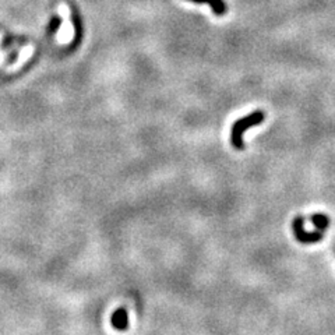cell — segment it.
<instances>
[{
  "instance_id": "obj_5",
  "label": "cell",
  "mask_w": 335,
  "mask_h": 335,
  "mask_svg": "<svg viewBox=\"0 0 335 335\" xmlns=\"http://www.w3.org/2000/svg\"><path fill=\"white\" fill-rule=\"evenodd\" d=\"M312 222L319 231H324L328 226V218L323 214H314L312 216Z\"/></svg>"
},
{
  "instance_id": "obj_6",
  "label": "cell",
  "mask_w": 335,
  "mask_h": 335,
  "mask_svg": "<svg viewBox=\"0 0 335 335\" xmlns=\"http://www.w3.org/2000/svg\"><path fill=\"white\" fill-rule=\"evenodd\" d=\"M60 24H62V18L60 17H53L51 22H49V25H48V32L55 34L60 28Z\"/></svg>"
},
{
  "instance_id": "obj_4",
  "label": "cell",
  "mask_w": 335,
  "mask_h": 335,
  "mask_svg": "<svg viewBox=\"0 0 335 335\" xmlns=\"http://www.w3.org/2000/svg\"><path fill=\"white\" fill-rule=\"evenodd\" d=\"M194 3H202V4H209V7L212 8V11L216 15H223L226 13V4L223 0H190Z\"/></svg>"
},
{
  "instance_id": "obj_2",
  "label": "cell",
  "mask_w": 335,
  "mask_h": 335,
  "mask_svg": "<svg viewBox=\"0 0 335 335\" xmlns=\"http://www.w3.org/2000/svg\"><path fill=\"white\" fill-rule=\"evenodd\" d=\"M293 232H295V236L299 242L302 243H314V242H319L323 235L321 231L317 232H306L305 226H303V218H296L293 221Z\"/></svg>"
},
{
  "instance_id": "obj_3",
  "label": "cell",
  "mask_w": 335,
  "mask_h": 335,
  "mask_svg": "<svg viewBox=\"0 0 335 335\" xmlns=\"http://www.w3.org/2000/svg\"><path fill=\"white\" fill-rule=\"evenodd\" d=\"M112 326L118 331H125L129 327V316L125 309H118L112 314Z\"/></svg>"
},
{
  "instance_id": "obj_1",
  "label": "cell",
  "mask_w": 335,
  "mask_h": 335,
  "mask_svg": "<svg viewBox=\"0 0 335 335\" xmlns=\"http://www.w3.org/2000/svg\"><path fill=\"white\" fill-rule=\"evenodd\" d=\"M263 120H264V113L261 111H256L253 113H250L249 116H246V118L236 120L233 123V126H232L231 132L232 145L236 149L243 148V145H245L243 144V133H245L246 130H249L250 127L261 125Z\"/></svg>"
}]
</instances>
